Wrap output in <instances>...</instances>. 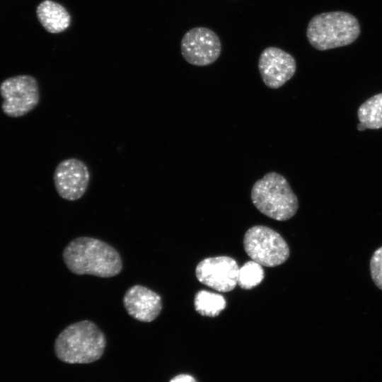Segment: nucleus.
<instances>
[{"label": "nucleus", "mask_w": 382, "mask_h": 382, "mask_svg": "<svg viewBox=\"0 0 382 382\" xmlns=\"http://www.w3.org/2000/svg\"><path fill=\"white\" fill-rule=\"evenodd\" d=\"M251 200L264 215L286 221L293 217L299 207L298 199L286 179L276 172L266 173L252 187Z\"/></svg>", "instance_id": "20e7f679"}, {"label": "nucleus", "mask_w": 382, "mask_h": 382, "mask_svg": "<svg viewBox=\"0 0 382 382\" xmlns=\"http://www.w3.org/2000/svg\"><path fill=\"white\" fill-rule=\"evenodd\" d=\"M194 306L195 311L200 315L216 317L225 309L226 302L221 294L201 290L195 294Z\"/></svg>", "instance_id": "4468645a"}, {"label": "nucleus", "mask_w": 382, "mask_h": 382, "mask_svg": "<svg viewBox=\"0 0 382 382\" xmlns=\"http://www.w3.org/2000/svg\"><path fill=\"white\" fill-rule=\"evenodd\" d=\"M104 333L92 321L85 320L65 328L57 336L54 351L68 364H88L99 359L105 350Z\"/></svg>", "instance_id": "f03ea898"}, {"label": "nucleus", "mask_w": 382, "mask_h": 382, "mask_svg": "<svg viewBox=\"0 0 382 382\" xmlns=\"http://www.w3.org/2000/svg\"><path fill=\"white\" fill-rule=\"evenodd\" d=\"M181 54L187 62L195 66L214 63L221 52V42L217 34L205 27L189 30L180 43Z\"/></svg>", "instance_id": "0eeeda50"}, {"label": "nucleus", "mask_w": 382, "mask_h": 382, "mask_svg": "<svg viewBox=\"0 0 382 382\" xmlns=\"http://www.w3.org/2000/svg\"><path fill=\"white\" fill-rule=\"evenodd\" d=\"M90 178V171L86 164L76 158H66L59 162L53 175L58 195L68 201H76L83 196L88 189Z\"/></svg>", "instance_id": "6e6552de"}, {"label": "nucleus", "mask_w": 382, "mask_h": 382, "mask_svg": "<svg viewBox=\"0 0 382 382\" xmlns=\"http://www.w3.org/2000/svg\"><path fill=\"white\" fill-rule=\"evenodd\" d=\"M122 301L127 313L141 322L149 323L154 320L162 310L161 296L139 284L129 288Z\"/></svg>", "instance_id": "9b49d317"}, {"label": "nucleus", "mask_w": 382, "mask_h": 382, "mask_svg": "<svg viewBox=\"0 0 382 382\" xmlns=\"http://www.w3.org/2000/svg\"><path fill=\"white\" fill-rule=\"evenodd\" d=\"M245 253L262 266L276 267L285 262L289 257V248L282 236L265 226L250 228L243 238Z\"/></svg>", "instance_id": "39448f33"}, {"label": "nucleus", "mask_w": 382, "mask_h": 382, "mask_svg": "<svg viewBox=\"0 0 382 382\" xmlns=\"http://www.w3.org/2000/svg\"><path fill=\"white\" fill-rule=\"evenodd\" d=\"M169 382H197V381L191 375L182 374L175 376Z\"/></svg>", "instance_id": "f3484780"}, {"label": "nucleus", "mask_w": 382, "mask_h": 382, "mask_svg": "<svg viewBox=\"0 0 382 382\" xmlns=\"http://www.w3.org/2000/svg\"><path fill=\"white\" fill-rule=\"evenodd\" d=\"M3 99L1 110L10 117H21L31 112L40 102V89L36 79L22 74L9 77L0 84Z\"/></svg>", "instance_id": "423d86ee"}, {"label": "nucleus", "mask_w": 382, "mask_h": 382, "mask_svg": "<svg viewBox=\"0 0 382 382\" xmlns=\"http://www.w3.org/2000/svg\"><path fill=\"white\" fill-rule=\"evenodd\" d=\"M239 267L228 256L202 260L197 265L195 274L199 282L220 292L232 291L238 284Z\"/></svg>", "instance_id": "1a4fd4ad"}, {"label": "nucleus", "mask_w": 382, "mask_h": 382, "mask_svg": "<svg viewBox=\"0 0 382 382\" xmlns=\"http://www.w3.org/2000/svg\"><path fill=\"white\" fill-rule=\"evenodd\" d=\"M357 116L359 123L357 129H378L382 128V93L367 99L359 108Z\"/></svg>", "instance_id": "ddd939ff"}, {"label": "nucleus", "mask_w": 382, "mask_h": 382, "mask_svg": "<svg viewBox=\"0 0 382 382\" xmlns=\"http://www.w3.org/2000/svg\"><path fill=\"white\" fill-rule=\"evenodd\" d=\"M38 21L44 28L50 33H59L65 30L70 25L71 16L61 4L45 0L37 7Z\"/></svg>", "instance_id": "f8f14e48"}, {"label": "nucleus", "mask_w": 382, "mask_h": 382, "mask_svg": "<svg viewBox=\"0 0 382 382\" xmlns=\"http://www.w3.org/2000/svg\"><path fill=\"white\" fill-rule=\"evenodd\" d=\"M264 278V270L261 265L250 260L239 267L238 284L243 289H250L258 285Z\"/></svg>", "instance_id": "2eb2a0df"}, {"label": "nucleus", "mask_w": 382, "mask_h": 382, "mask_svg": "<svg viewBox=\"0 0 382 382\" xmlns=\"http://www.w3.org/2000/svg\"><path fill=\"white\" fill-rule=\"evenodd\" d=\"M258 69L264 83L268 88L277 89L293 77L296 63L294 57L286 51L268 47L260 55Z\"/></svg>", "instance_id": "9d476101"}, {"label": "nucleus", "mask_w": 382, "mask_h": 382, "mask_svg": "<svg viewBox=\"0 0 382 382\" xmlns=\"http://www.w3.org/2000/svg\"><path fill=\"white\" fill-rule=\"evenodd\" d=\"M360 32L359 21L354 16L337 11L313 16L308 24L306 37L312 47L324 51L352 44Z\"/></svg>", "instance_id": "7ed1b4c3"}, {"label": "nucleus", "mask_w": 382, "mask_h": 382, "mask_svg": "<svg viewBox=\"0 0 382 382\" xmlns=\"http://www.w3.org/2000/svg\"><path fill=\"white\" fill-rule=\"evenodd\" d=\"M370 271L374 284L382 290V246L377 248L372 255Z\"/></svg>", "instance_id": "dca6fc26"}, {"label": "nucleus", "mask_w": 382, "mask_h": 382, "mask_svg": "<svg viewBox=\"0 0 382 382\" xmlns=\"http://www.w3.org/2000/svg\"><path fill=\"white\" fill-rule=\"evenodd\" d=\"M63 260L67 268L78 275L108 278L117 275L122 269L117 250L92 237H78L69 242L63 251Z\"/></svg>", "instance_id": "f257e3e1"}]
</instances>
